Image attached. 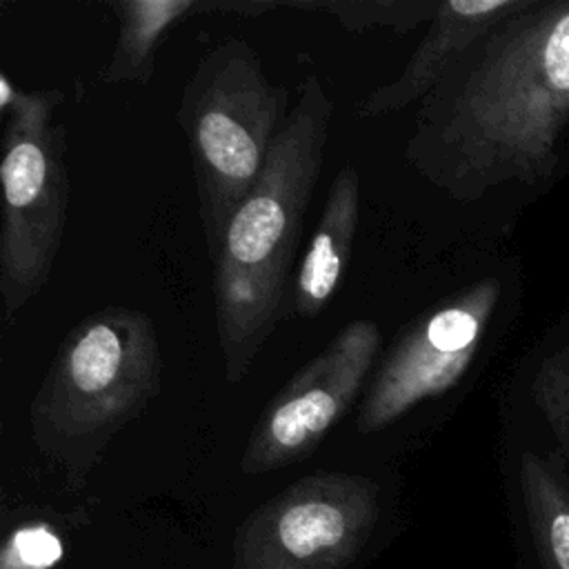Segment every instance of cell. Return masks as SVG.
Masks as SVG:
<instances>
[{
  "instance_id": "30bf717a",
  "label": "cell",
  "mask_w": 569,
  "mask_h": 569,
  "mask_svg": "<svg viewBox=\"0 0 569 569\" xmlns=\"http://www.w3.org/2000/svg\"><path fill=\"white\" fill-rule=\"evenodd\" d=\"M358 211L360 178L356 167L345 164L327 189L320 220L291 282V311L298 318H316L336 296L351 260Z\"/></svg>"
},
{
  "instance_id": "3957f363",
  "label": "cell",
  "mask_w": 569,
  "mask_h": 569,
  "mask_svg": "<svg viewBox=\"0 0 569 569\" xmlns=\"http://www.w3.org/2000/svg\"><path fill=\"white\" fill-rule=\"evenodd\" d=\"M162 356L151 318L107 307L80 320L58 347L29 405L36 449L82 480L111 438L160 393Z\"/></svg>"
},
{
  "instance_id": "7a4b0ae2",
  "label": "cell",
  "mask_w": 569,
  "mask_h": 569,
  "mask_svg": "<svg viewBox=\"0 0 569 569\" xmlns=\"http://www.w3.org/2000/svg\"><path fill=\"white\" fill-rule=\"evenodd\" d=\"M333 102L316 73L300 84L267 164L233 211L213 262V318L224 380L238 385L271 338L300 224L318 184Z\"/></svg>"
},
{
  "instance_id": "5bb4252c",
  "label": "cell",
  "mask_w": 569,
  "mask_h": 569,
  "mask_svg": "<svg viewBox=\"0 0 569 569\" xmlns=\"http://www.w3.org/2000/svg\"><path fill=\"white\" fill-rule=\"evenodd\" d=\"M533 396L569 458V342L542 362L533 380Z\"/></svg>"
},
{
  "instance_id": "9a60e30c",
  "label": "cell",
  "mask_w": 569,
  "mask_h": 569,
  "mask_svg": "<svg viewBox=\"0 0 569 569\" xmlns=\"http://www.w3.org/2000/svg\"><path fill=\"white\" fill-rule=\"evenodd\" d=\"M62 553V540L47 522H24L4 538L0 569H51Z\"/></svg>"
},
{
  "instance_id": "9c48e42d",
  "label": "cell",
  "mask_w": 569,
  "mask_h": 569,
  "mask_svg": "<svg viewBox=\"0 0 569 569\" xmlns=\"http://www.w3.org/2000/svg\"><path fill=\"white\" fill-rule=\"evenodd\" d=\"M529 0H449L440 2L413 56L400 76L371 89L358 104V118H378L422 102L453 64L493 27Z\"/></svg>"
},
{
  "instance_id": "6da1fadb",
  "label": "cell",
  "mask_w": 569,
  "mask_h": 569,
  "mask_svg": "<svg viewBox=\"0 0 569 569\" xmlns=\"http://www.w3.org/2000/svg\"><path fill=\"white\" fill-rule=\"evenodd\" d=\"M569 122V4L527 2L480 38L420 102L405 160L469 202L551 176Z\"/></svg>"
},
{
  "instance_id": "52a82bcc",
  "label": "cell",
  "mask_w": 569,
  "mask_h": 569,
  "mask_svg": "<svg viewBox=\"0 0 569 569\" xmlns=\"http://www.w3.org/2000/svg\"><path fill=\"white\" fill-rule=\"evenodd\" d=\"M380 351V327L358 318L345 325L267 402L244 445L240 469L276 471L311 456L329 429L351 409Z\"/></svg>"
},
{
  "instance_id": "7c38bea8",
  "label": "cell",
  "mask_w": 569,
  "mask_h": 569,
  "mask_svg": "<svg viewBox=\"0 0 569 569\" xmlns=\"http://www.w3.org/2000/svg\"><path fill=\"white\" fill-rule=\"evenodd\" d=\"M109 7L118 22V36L111 58L100 71L104 84H149L164 33L191 13H207V0H113Z\"/></svg>"
},
{
  "instance_id": "2e32d148",
  "label": "cell",
  "mask_w": 569,
  "mask_h": 569,
  "mask_svg": "<svg viewBox=\"0 0 569 569\" xmlns=\"http://www.w3.org/2000/svg\"><path fill=\"white\" fill-rule=\"evenodd\" d=\"M64 100L62 91H24L16 87L7 73L0 78V109L2 116L9 120L20 122H42L53 120V109Z\"/></svg>"
},
{
  "instance_id": "277c9868",
  "label": "cell",
  "mask_w": 569,
  "mask_h": 569,
  "mask_svg": "<svg viewBox=\"0 0 569 569\" xmlns=\"http://www.w3.org/2000/svg\"><path fill=\"white\" fill-rule=\"evenodd\" d=\"M287 91L264 76L258 51L231 38L196 64L176 107L187 138L198 216L211 260L224 229L260 178L287 118Z\"/></svg>"
},
{
  "instance_id": "4fadbf2b",
  "label": "cell",
  "mask_w": 569,
  "mask_h": 569,
  "mask_svg": "<svg viewBox=\"0 0 569 569\" xmlns=\"http://www.w3.org/2000/svg\"><path fill=\"white\" fill-rule=\"evenodd\" d=\"M438 7L433 0H316V11L331 13L347 33L382 27L405 36L420 22H431Z\"/></svg>"
},
{
  "instance_id": "ba28073f",
  "label": "cell",
  "mask_w": 569,
  "mask_h": 569,
  "mask_svg": "<svg viewBox=\"0 0 569 569\" xmlns=\"http://www.w3.org/2000/svg\"><path fill=\"white\" fill-rule=\"evenodd\" d=\"M496 300L498 282L480 280L407 325L371 376L356 429L382 431L418 402L449 391L471 365Z\"/></svg>"
},
{
  "instance_id": "8fae6325",
  "label": "cell",
  "mask_w": 569,
  "mask_h": 569,
  "mask_svg": "<svg viewBox=\"0 0 569 569\" xmlns=\"http://www.w3.org/2000/svg\"><path fill=\"white\" fill-rule=\"evenodd\" d=\"M518 498L527 569H569V473L553 456L522 451Z\"/></svg>"
},
{
  "instance_id": "5b68a950",
  "label": "cell",
  "mask_w": 569,
  "mask_h": 569,
  "mask_svg": "<svg viewBox=\"0 0 569 569\" xmlns=\"http://www.w3.org/2000/svg\"><path fill=\"white\" fill-rule=\"evenodd\" d=\"M380 518L378 482L309 473L251 511L236 531L233 569H345Z\"/></svg>"
},
{
  "instance_id": "8992f818",
  "label": "cell",
  "mask_w": 569,
  "mask_h": 569,
  "mask_svg": "<svg viewBox=\"0 0 569 569\" xmlns=\"http://www.w3.org/2000/svg\"><path fill=\"white\" fill-rule=\"evenodd\" d=\"M0 178V296L11 318L47 284L62 244L69 209L62 127L9 120Z\"/></svg>"
}]
</instances>
